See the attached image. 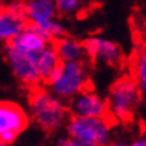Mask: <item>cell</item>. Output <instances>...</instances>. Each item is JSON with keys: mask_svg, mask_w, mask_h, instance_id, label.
I'll return each instance as SVG.
<instances>
[{"mask_svg": "<svg viewBox=\"0 0 146 146\" xmlns=\"http://www.w3.org/2000/svg\"><path fill=\"white\" fill-rule=\"evenodd\" d=\"M68 107L64 99L46 89H35L30 95V115L46 133H55L66 125Z\"/></svg>", "mask_w": 146, "mask_h": 146, "instance_id": "6da1fadb", "label": "cell"}, {"mask_svg": "<svg viewBox=\"0 0 146 146\" xmlns=\"http://www.w3.org/2000/svg\"><path fill=\"white\" fill-rule=\"evenodd\" d=\"M66 130L78 146H106L111 139L109 117L71 115L66 122Z\"/></svg>", "mask_w": 146, "mask_h": 146, "instance_id": "7a4b0ae2", "label": "cell"}, {"mask_svg": "<svg viewBox=\"0 0 146 146\" xmlns=\"http://www.w3.org/2000/svg\"><path fill=\"white\" fill-rule=\"evenodd\" d=\"M55 95L64 101H70L78 93L87 89L89 71L84 62L62 60L47 83Z\"/></svg>", "mask_w": 146, "mask_h": 146, "instance_id": "3957f363", "label": "cell"}, {"mask_svg": "<svg viewBox=\"0 0 146 146\" xmlns=\"http://www.w3.org/2000/svg\"><path fill=\"white\" fill-rule=\"evenodd\" d=\"M142 93L135 79L123 76L115 82L110 89L107 110L114 119L127 122L134 117V113L141 105Z\"/></svg>", "mask_w": 146, "mask_h": 146, "instance_id": "277c9868", "label": "cell"}, {"mask_svg": "<svg viewBox=\"0 0 146 146\" xmlns=\"http://www.w3.org/2000/svg\"><path fill=\"white\" fill-rule=\"evenodd\" d=\"M5 59L15 78L28 87H36L40 83V78L38 74L36 60L39 54L26 51L13 46L11 42L5 43Z\"/></svg>", "mask_w": 146, "mask_h": 146, "instance_id": "5b68a950", "label": "cell"}, {"mask_svg": "<svg viewBox=\"0 0 146 146\" xmlns=\"http://www.w3.org/2000/svg\"><path fill=\"white\" fill-rule=\"evenodd\" d=\"M28 123L30 115L19 103L0 101V146L12 145Z\"/></svg>", "mask_w": 146, "mask_h": 146, "instance_id": "8992f818", "label": "cell"}, {"mask_svg": "<svg viewBox=\"0 0 146 146\" xmlns=\"http://www.w3.org/2000/svg\"><path fill=\"white\" fill-rule=\"evenodd\" d=\"M68 113L79 117H110L107 102L98 94L84 89L68 101Z\"/></svg>", "mask_w": 146, "mask_h": 146, "instance_id": "52a82bcc", "label": "cell"}, {"mask_svg": "<svg viewBox=\"0 0 146 146\" xmlns=\"http://www.w3.org/2000/svg\"><path fill=\"white\" fill-rule=\"evenodd\" d=\"M87 58L95 62L105 63L107 66H115L122 60V50L119 44L110 39L101 36H93L83 42Z\"/></svg>", "mask_w": 146, "mask_h": 146, "instance_id": "ba28073f", "label": "cell"}, {"mask_svg": "<svg viewBox=\"0 0 146 146\" xmlns=\"http://www.w3.org/2000/svg\"><path fill=\"white\" fill-rule=\"evenodd\" d=\"M27 22L43 27L58 18V11L52 0H26Z\"/></svg>", "mask_w": 146, "mask_h": 146, "instance_id": "9c48e42d", "label": "cell"}, {"mask_svg": "<svg viewBox=\"0 0 146 146\" xmlns=\"http://www.w3.org/2000/svg\"><path fill=\"white\" fill-rule=\"evenodd\" d=\"M54 43V47L56 50L58 55L62 60H74V62H84L87 59V54L84 50L82 42L70 38V36H62L56 39Z\"/></svg>", "mask_w": 146, "mask_h": 146, "instance_id": "30bf717a", "label": "cell"}, {"mask_svg": "<svg viewBox=\"0 0 146 146\" xmlns=\"http://www.w3.org/2000/svg\"><path fill=\"white\" fill-rule=\"evenodd\" d=\"M62 59L59 58L56 50L54 47V43H47L46 47L39 52L36 67H38V74H39L40 82L47 83L50 76L54 74V71L60 64Z\"/></svg>", "mask_w": 146, "mask_h": 146, "instance_id": "8fae6325", "label": "cell"}, {"mask_svg": "<svg viewBox=\"0 0 146 146\" xmlns=\"http://www.w3.org/2000/svg\"><path fill=\"white\" fill-rule=\"evenodd\" d=\"M28 24L27 20L13 16L8 11L0 12V42L8 43Z\"/></svg>", "mask_w": 146, "mask_h": 146, "instance_id": "7c38bea8", "label": "cell"}, {"mask_svg": "<svg viewBox=\"0 0 146 146\" xmlns=\"http://www.w3.org/2000/svg\"><path fill=\"white\" fill-rule=\"evenodd\" d=\"M52 1L58 13L63 16H74L83 7L82 0H52Z\"/></svg>", "mask_w": 146, "mask_h": 146, "instance_id": "4fadbf2b", "label": "cell"}, {"mask_svg": "<svg viewBox=\"0 0 146 146\" xmlns=\"http://www.w3.org/2000/svg\"><path fill=\"white\" fill-rule=\"evenodd\" d=\"M135 82L142 94L146 93V54L141 52L135 60Z\"/></svg>", "mask_w": 146, "mask_h": 146, "instance_id": "5bb4252c", "label": "cell"}, {"mask_svg": "<svg viewBox=\"0 0 146 146\" xmlns=\"http://www.w3.org/2000/svg\"><path fill=\"white\" fill-rule=\"evenodd\" d=\"M5 11L12 13L13 16L19 19L27 20V13H26V0H7L5 4Z\"/></svg>", "mask_w": 146, "mask_h": 146, "instance_id": "9a60e30c", "label": "cell"}, {"mask_svg": "<svg viewBox=\"0 0 146 146\" xmlns=\"http://www.w3.org/2000/svg\"><path fill=\"white\" fill-rule=\"evenodd\" d=\"M131 145H133V146H145L146 145L145 135H141V137H138V138H135V139H133Z\"/></svg>", "mask_w": 146, "mask_h": 146, "instance_id": "2e32d148", "label": "cell"}, {"mask_svg": "<svg viewBox=\"0 0 146 146\" xmlns=\"http://www.w3.org/2000/svg\"><path fill=\"white\" fill-rule=\"evenodd\" d=\"M58 145H60V146H71V138L68 137V135H66V137H60L59 139H58Z\"/></svg>", "mask_w": 146, "mask_h": 146, "instance_id": "e0dca14e", "label": "cell"}, {"mask_svg": "<svg viewBox=\"0 0 146 146\" xmlns=\"http://www.w3.org/2000/svg\"><path fill=\"white\" fill-rule=\"evenodd\" d=\"M5 4H7V0H0V12L5 9Z\"/></svg>", "mask_w": 146, "mask_h": 146, "instance_id": "ac0fdd59", "label": "cell"}]
</instances>
